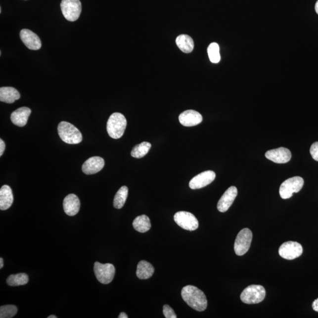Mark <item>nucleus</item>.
Segmentation results:
<instances>
[{
	"label": "nucleus",
	"mask_w": 318,
	"mask_h": 318,
	"mask_svg": "<svg viewBox=\"0 0 318 318\" xmlns=\"http://www.w3.org/2000/svg\"><path fill=\"white\" fill-rule=\"evenodd\" d=\"M181 295L184 301L194 310L202 312L208 307V301L205 293L196 286H184L182 290Z\"/></svg>",
	"instance_id": "f257e3e1"
},
{
	"label": "nucleus",
	"mask_w": 318,
	"mask_h": 318,
	"mask_svg": "<svg viewBox=\"0 0 318 318\" xmlns=\"http://www.w3.org/2000/svg\"><path fill=\"white\" fill-rule=\"evenodd\" d=\"M127 120L120 113H114L109 117L107 123V131L110 137L114 139L121 138L124 134Z\"/></svg>",
	"instance_id": "f03ea898"
},
{
	"label": "nucleus",
	"mask_w": 318,
	"mask_h": 318,
	"mask_svg": "<svg viewBox=\"0 0 318 318\" xmlns=\"http://www.w3.org/2000/svg\"><path fill=\"white\" fill-rule=\"evenodd\" d=\"M58 134L61 139L67 144H79L83 140L81 132L69 122H61L59 123Z\"/></svg>",
	"instance_id": "7ed1b4c3"
},
{
	"label": "nucleus",
	"mask_w": 318,
	"mask_h": 318,
	"mask_svg": "<svg viewBox=\"0 0 318 318\" xmlns=\"http://www.w3.org/2000/svg\"><path fill=\"white\" fill-rule=\"evenodd\" d=\"M266 296V291L264 286L252 285L243 290L240 299L246 304H256L263 301Z\"/></svg>",
	"instance_id": "20e7f679"
},
{
	"label": "nucleus",
	"mask_w": 318,
	"mask_h": 318,
	"mask_svg": "<svg viewBox=\"0 0 318 318\" xmlns=\"http://www.w3.org/2000/svg\"><path fill=\"white\" fill-rule=\"evenodd\" d=\"M304 184V179L295 177L287 179L280 185L279 194L283 199H289L294 193H298L302 189Z\"/></svg>",
	"instance_id": "39448f33"
},
{
	"label": "nucleus",
	"mask_w": 318,
	"mask_h": 318,
	"mask_svg": "<svg viewBox=\"0 0 318 318\" xmlns=\"http://www.w3.org/2000/svg\"><path fill=\"white\" fill-rule=\"evenodd\" d=\"M252 237V231L248 228L239 231L234 245V252L237 255L243 256L248 252L251 247Z\"/></svg>",
	"instance_id": "423d86ee"
},
{
	"label": "nucleus",
	"mask_w": 318,
	"mask_h": 318,
	"mask_svg": "<svg viewBox=\"0 0 318 318\" xmlns=\"http://www.w3.org/2000/svg\"><path fill=\"white\" fill-rule=\"evenodd\" d=\"M61 10L65 18L69 21H75L82 12V4L80 0H62Z\"/></svg>",
	"instance_id": "0eeeda50"
},
{
	"label": "nucleus",
	"mask_w": 318,
	"mask_h": 318,
	"mask_svg": "<svg viewBox=\"0 0 318 318\" xmlns=\"http://www.w3.org/2000/svg\"><path fill=\"white\" fill-rule=\"evenodd\" d=\"M94 272L95 277L100 283L109 284L115 277L116 269L112 264H102L96 262L94 265Z\"/></svg>",
	"instance_id": "6e6552de"
},
{
	"label": "nucleus",
	"mask_w": 318,
	"mask_h": 318,
	"mask_svg": "<svg viewBox=\"0 0 318 318\" xmlns=\"http://www.w3.org/2000/svg\"><path fill=\"white\" fill-rule=\"evenodd\" d=\"M174 220L179 227L187 230H195L199 227V222L190 212H178L174 216Z\"/></svg>",
	"instance_id": "1a4fd4ad"
},
{
	"label": "nucleus",
	"mask_w": 318,
	"mask_h": 318,
	"mask_svg": "<svg viewBox=\"0 0 318 318\" xmlns=\"http://www.w3.org/2000/svg\"><path fill=\"white\" fill-rule=\"evenodd\" d=\"M303 253V248L300 243L293 241L283 243L279 249L281 257L287 260H293L299 258Z\"/></svg>",
	"instance_id": "9d476101"
},
{
	"label": "nucleus",
	"mask_w": 318,
	"mask_h": 318,
	"mask_svg": "<svg viewBox=\"0 0 318 318\" xmlns=\"http://www.w3.org/2000/svg\"><path fill=\"white\" fill-rule=\"evenodd\" d=\"M216 174L214 171H208L200 173L194 177L189 182L191 189H199L208 186L214 181Z\"/></svg>",
	"instance_id": "9b49d317"
},
{
	"label": "nucleus",
	"mask_w": 318,
	"mask_h": 318,
	"mask_svg": "<svg viewBox=\"0 0 318 318\" xmlns=\"http://www.w3.org/2000/svg\"><path fill=\"white\" fill-rule=\"evenodd\" d=\"M265 157L269 160L276 163H288L291 159V151L285 147H279L276 149L268 151Z\"/></svg>",
	"instance_id": "f8f14e48"
},
{
	"label": "nucleus",
	"mask_w": 318,
	"mask_h": 318,
	"mask_svg": "<svg viewBox=\"0 0 318 318\" xmlns=\"http://www.w3.org/2000/svg\"><path fill=\"white\" fill-rule=\"evenodd\" d=\"M20 38L24 45L32 50H38L42 47V42L39 36L32 31L23 29L20 32Z\"/></svg>",
	"instance_id": "ddd939ff"
},
{
	"label": "nucleus",
	"mask_w": 318,
	"mask_h": 318,
	"mask_svg": "<svg viewBox=\"0 0 318 318\" xmlns=\"http://www.w3.org/2000/svg\"><path fill=\"white\" fill-rule=\"evenodd\" d=\"M237 195L236 187L231 186L227 190L219 200L217 208L221 212H226L232 205Z\"/></svg>",
	"instance_id": "4468645a"
},
{
	"label": "nucleus",
	"mask_w": 318,
	"mask_h": 318,
	"mask_svg": "<svg viewBox=\"0 0 318 318\" xmlns=\"http://www.w3.org/2000/svg\"><path fill=\"white\" fill-rule=\"evenodd\" d=\"M181 124L186 127H192L201 123L203 117L199 112L195 110H188L182 113L179 117Z\"/></svg>",
	"instance_id": "2eb2a0df"
},
{
	"label": "nucleus",
	"mask_w": 318,
	"mask_h": 318,
	"mask_svg": "<svg viewBox=\"0 0 318 318\" xmlns=\"http://www.w3.org/2000/svg\"><path fill=\"white\" fill-rule=\"evenodd\" d=\"M104 160L98 156L91 157L83 163L82 171L86 175H93L101 171L104 166Z\"/></svg>",
	"instance_id": "dca6fc26"
},
{
	"label": "nucleus",
	"mask_w": 318,
	"mask_h": 318,
	"mask_svg": "<svg viewBox=\"0 0 318 318\" xmlns=\"http://www.w3.org/2000/svg\"><path fill=\"white\" fill-rule=\"evenodd\" d=\"M80 208L79 197L75 194H70L63 200V209L65 213L70 217L78 214Z\"/></svg>",
	"instance_id": "f3484780"
},
{
	"label": "nucleus",
	"mask_w": 318,
	"mask_h": 318,
	"mask_svg": "<svg viewBox=\"0 0 318 318\" xmlns=\"http://www.w3.org/2000/svg\"><path fill=\"white\" fill-rule=\"evenodd\" d=\"M32 110L29 107H20L11 113V122L18 127H24L27 125Z\"/></svg>",
	"instance_id": "a211bd4d"
},
{
	"label": "nucleus",
	"mask_w": 318,
	"mask_h": 318,
	"mask_svg": "<svg viewBox=\"0 0 318 318\" xmlns=\"http://www.w3.org/2000/svg\"><path fill=\"white\" fill-rule=\"evenodd\" d=\"M13 194L11 187L4 185L0 189V209L5 211L10 208L13 203Z\"/></svg>",
	"instance_id": "6ab92c4d"
},
{
	"label": "nucleus",
	"mask_w": 318,
	"mask_h": 318,
	"mask_svg": "<svg viewBox=\"0 0 318 318\" xmlns=\"http://www.w3.org/2000/svg\"><path fill=\"white\" fill-rule=\"evenodd\" d=\"M20 94L16 89L11 87L0 88V101L11 104L20 99Z\"/></svg>",
	"instance_id": "aec40b11"
},
{
	"label": "nucleus",
	"mask_w": 318,
	"mask_h": 318,
	"mask_svg": "<svg viewBox=\"0 0 318 318\" xmlns=\"http://www.w3.org/2000/svg\"><path fill=\"white\" fill-rule=\"evenodd\" d=\"M154 269L153 265L146 261L138 262L136 275L140 279H147L153 276Z\"/></svg>",
	"instance_id": "412c9836"
},
{
	"label": "nucleus",
	"mask_w": 318,
	"mask_h": 318,
	"mask_svg": "<svg viewBox=\"0 0 318 318\" xmlns=\"http://www.w3.org/2000/svg\"><path fill=\"white\" fill-rule=\"evenodd\" d=\"M178 47L185 53H190L194 48L193 40L189 36L182 35L176 40Z\"/></svg>",
	"instance_id": "4be33fe9"
},
{
	"label": "nucleus",
	"mask_w": 318,
	"mask_h": 318,
	"mask_svg": "<svg viewBox=\"0 0 318 318\" xmlns=\"http://www.w3.org/2000/svg\"><path fill=\"white\" fill-rule=\"evenodd\" d=\"M134 229L140 233L146 232L151 228L150 219L146 215L138 216L133 222Z\"/></svg>",
	"instance_id": "5701e85b"
},
{
	"label": "nucleus",
	"mask_w": 318,
	"mask_h": 318,
	"mask_svg": "<svg viewBox=\"0 0 318 318\" xmlns=\"http://www.w3.org/2000/svg\"><path fill=\"white\" fill-rule=\"evenodd\" d=\"M129 189L127 186H122L117 191L115 198H114L113 206L116 209H122L126 201L128 196Z\"/></svg>",
	"instance_id": "b1692460"
},
{
	"label": "nucleus",
	"mask_w": 318,
	"mask_h": 318,
	"mask_svg": "<svg viewBox=\"0 0 318 318\" xmlns=\"http://www.w3.org/2000/svg\"><path fill=\"white\" fill-rule=\"evenodd\" d=\"M29 278L27 274L24 273L11 274L8 277L7 283L9 286H18L26 285Z\"/></svg>",
	"instance_id": "393cba45"
},
{
	"label": "nucleus",
	"mask_w": 318,
	"mask_h": 318,
	"mask_svg": "<svg viewBox=\"0 0 318 318\" xmlns=\"http://www.w3.org/2000/svg\"><path fill=\"white\" fill-rule=\"evenodd\" d=\"M151 146L152 145L149 142H142L140 144H137L134 147L131 152V155L135 158H142L149 152Z\"/></svg>",
	"instance_id": "a878e982"
},
{
	"label": "nucleus",
	"mask_w": 318,
	"mask_h": 318,
	"mask_svg": "<svg viewBox=\"0 0 318 318\" xmlns=\"http://www.w3.org/2000/svg\"><path fill=\"white\" fill-rule=\"evenodd\" d=\"M208 53L212 63L217 64L221 61L220 48L217 43H212L209 45Z\"/></svg>",
	"instance_id": "bb28decb"
},
{
	"label": "nucleus",
	"mask_w": 318,
	"mask_h": 318,
	"mask_svg": "<svg viewBox=\"0 0 318 318\" xmlns=\"http://www.w3.org/2000/svg\"><path fill=\"white\" fill-rule=\"evenodd\" d=\"M17 313V308L15 306L8 305L0 307V318H11Z\"/></svg>",
	"instance_id": "cd10ccee"
},
{
	"label": "nucleus",
	"mask_w": 318,
	"mask_h": 318,
	"mask_svg": "<svg viewBox=\"0 0 318 318\" xmlns=\"http://www.w3.org/2000/svg\"><path fill=\"white\" fill-rule=\"evenodd\" d=\"M163 313L166 318H177V314H175L174 310L168 305L163 306Z\"/></svg>",
	"instance_id": "c85d7f7f"
},
{
	"label": "nucleus",
	"mask_w": 318,
	"mask_h": 318,
	"mask_svg": "<svg viewBox=\"0 0 318 318\" xmlns=\"http://www.w3.org/2000/svg\"><path fill=\"white\" fill-rule=\"evenodd\" d=\"M310 153L313 158L318 162V141L316 142L312 145L310 149Z\"/></svg>",
	"instance_id": "c756f323"
},
{
	"label": "nucleus",
	"mask_w": 318,
	"mask_h": 318,
	"mask_svg": "<svg viewBox=\"0 0 318 318\" xmlns=\"http://www.w3.org/2000/svg\"><path fill=\"white\" fill-rule=\"evenodd\" d=\"M5 149V144L4 141L2 139H0V156H2L4 153Z\"/></svg>",
	"instance_id": "7c9ffc66"
},
{
	"label": "nucleus",
	"mask_w": 318,
	"mask_h": 318,
	"mask_svg": "<svg viewBox=\"0 0 318 318\" xmlns=\"http://www.w3.org/2000/svg\"><path fill=\"white\" fill-rule=\"evenodd\" d=\"M313 308L315 311L318 313V298L315 300L313 304Z\"/></svg>",
	"instance_id": "2f4dec72"
},
{
	"label": "nucleus",
	"mask_w": 318,
	"mask_h": 318,
	"mask_svg": "<svg viewBox=\"0 0 318 318\" xmlns=\"http://www.w3.org/2000/svg\"><path fill=\"white\" fill-rule=\"evenodd\" d=\"M119 318H128V315L126 314L125 313H121L120 314L119 316L118 317Z\"/></svg>",
	"instance_id": "473e14b6"
},
{
	"label": "nucleus",
	"mask_w": 318,
	"mask_h": 318,
	"mask_svg": "<svg viewBox=\"0 0 318 318\" xmlns=\"http://www.w3.org/2000/svg\"><path fill=\"white\" fill-rule=\"evenodd\" d=\"M3 266H4V262H3V259L1 258H0V269H2Z\"/></svg>",
	"instance_id": "72a5a7b5"
},
{
	"label": "nucleus",
	"mask_w": 318,
	"mask_h": 318,
	"mask_svg": "<svg viewBox=\"0 0 318 318\" xmlns=\"http://www.w3.org/2000/svg\"><path fill=\"white\" fill-rule=\"evenodd\" d=\"M315 8H316V11L317 12V13L318 14V0L316 3V7H315Z\"/></svg>",
	"instance_id": "f704fd0d"
},
{
	"label": "nucleus",
	"mask_w": 318,
	"mask_h": 318,
	"mask_svg": "<svg viewBox=\"0 0 318 318\" xmlns=\"http://www.w3.org/2000/svg\"><path fill=\"white\" fill-rule=\"evenodd\" d=\"M48 318H57V317H55V316H50L48 317Z\"/></svg>",
	"instance_id": "c9c22d12"
}]
</instances>
